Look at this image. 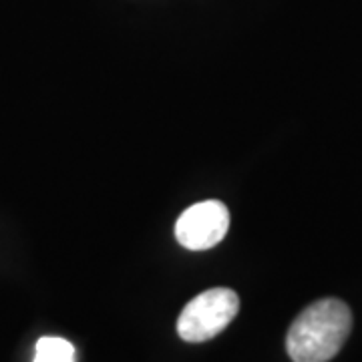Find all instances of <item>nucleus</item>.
Returning a JSON list of instances; mask_svg holds the SVG:
<instances>
[{
	"label": "nucleus",
	"instance_id": "obj_1",
	"mask_svg": "<svg viewBox=\"0 0 362 362\" xmlns=\"http://www.w3.org/2000/svg\"><path fill=\"white\" fill-rule=\"evenodd\" d=\"M352 330V312L338 298H322L292 322L286 350L294 362H328L344 346Z\"/></svg>",
	"mask_w": 362,
	"mask_h": 362
},
{
	"label": "nucleus",
	"instance_id": "obj_2",
	"mask_svg": "<svg viewBox=\"0 0 362 362\" xmlns=\"http://www.w3.org/2000/svg\"><path fill=\"white\" fill-rule=\"evenodd\" d=\"M240 298L230 288H211L187 302L177 318V334L185 342H206L218 337L238 316Z\"/></svg>",
	"mask_w": 362,
	"mask_h": 362
},
{
	"label": "nucleus",
	"instance_id": "obj_3",
	"mask_svg": "<svg viewBox=\"0 0 362 362\" xmlns=\"http://www.w3.org/2000/svg\"><path fill=\"white\" fill-rule=\"evenodd\" d=\"M230 230V211L218 199L199 202L187 207L175 223V238L181 246L202 252L218 246Z\"/></svg>",
	"mask_w": 362,
	"mask_h": 362
},
{
	"label": "nucleus",
	"instance_id": "obj_4",
	"mask_svg": "<svg viewBox=\"0 0 362 362\" xmlns=\"http://www.w3.org/2000/svg\"><path fill=\"white\" fill-rule=\"evenodd\" d=\"M35 362H75V346L65 338H40L37 342Z\"/></svg>",
	"mask_w": 362,
	"mask_h": 362
}]
</instances>
